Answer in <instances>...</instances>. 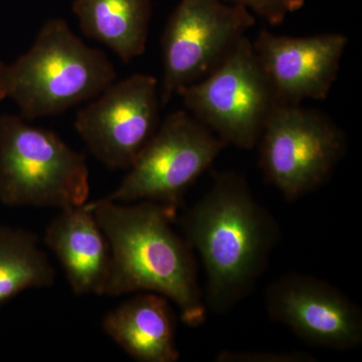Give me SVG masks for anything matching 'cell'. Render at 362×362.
<instances>
[{"instance_id": "cell-13", "label": "cell", "mask_w": 362, "mask_h": 362, "mask_svg": "<svg viewBox=\"0 0 362 362\" xmlns=\"http://www.w3.org/2000/svg\"><path fill=\"white\" fill-rule=\"evenodd\" d=\"M106 334L139 362H175V316L168 299L156 293L136 295L105 317Z\"/></svg>"}, {"instance_id": "cell-14", "label": "cell", "mask_w": 362, "mask_h": 362, "mask_svg": "<svg viewBox=\"0 0 362 362\" xmlns=\"http://www.w3.org/2000/svg\"><path fill=\"white\" fill-rule=\"evenodd\" d=\"M73 13L88 37L107 45L124 63L144 54L152 0H75Z\"/></svg>"}, {"instance_id": "cell-15", "label": "cell", "mask_w": 362, "mask_h": 362, "mask_svg": "<svg viewBox=\"0 0 362 362\" xmlns=\"http://www.w3.org/2000/svg\"><path fill=\"white\" fill-rule=\"evenodd\" d=\"M54 269L37 235L0 226V307L28 289L54 284Z\"/></svg>"}, {"instance_id": "cell-12", "label": "cell", "mask_w": 362, "mask_h": 362, "mask_svg": "<svg viewBox=\"0 0 362 362\" xmlns=\"http://www.w3.org/2000/svg\"><path fill=\"white\" fill-rule=\"evenodd\" d=\"M76 295H104L111 268L108 240L85 206L63 209L45 233Z\"/></svg>"}, {"instance_id": "cell-6", "label": "cell", "mask_w": 362, "mask_h": 362, "mask_svg": "<svg viewBox=\"0 0 362 362\" xmlns=\"http://www.w3.org/2000/svg\"><path fill=\"white\" fill-rule=\"evenodd\" d=\"M185 109L226 145L250 150L258 144L279 102L244 37L211 74L178 93Z\"/></svg>"}, {"instance_id": "cell-5", "label": "cell", "mask_w": 362, "mask_h": 362, "mask_svg": "<svg viewBox=\"0 0 362 362\" xmlns=\"http://www.w3.org/2000/svg\"><path fill=\"white\" fill-rule=\"evenodd\" d=\"M257 146L267 182L295 202L327 182L346 151V136L322 111L279 104Z\"/></svg>"}, {"instance_id": "cell-16", "label": "cell", "mask_w": 362, "mask_h": 362, "mask_svg": "<svg viewBox=\"0 0 362 362\" xmlns=\"http://www.w3.org/2000/svg\"><path fill=\"white\" fill-rule=\"evenodd\" d=\"M228 4L246 7L252 13L265 20L269 25L284 23L290 14L303 8L306 0H223Z\"/></svg>"}, {"instance_id": "cell-11", "label": "cell", "mask_w": 362, "mask_h": 362, "mask_svg": "<svg viewBox=\"0 0 362 362\" xmlns=\"http://www.w3.org/2000/svg\"><path fill=\"white\" fill-rule=\"evenodd\" d=\"M349 39L343 33L289 37L261 30L255 52L279 104L323 101L337 81Z\"/></svg>"}, {"instance_id": "cell-1", "label": "cell", "mask_w": 362, "mask_h": 362, "mask_svg": "<svg viewBox=\"0 0 362 362\" xmlns=\"http://www.w3.org/2000/svg\"><path fill=\"white\" fill-rule=\"evenodd\" d=\"M180 226L204 266L207 311L218 315L251 294L281 237L277 220L255 199L246 178L230 170L214 175Z\"/></svg>"}, {"instance_id": "cell-2", "label": "cell", "mask_w": 362, "mask_h": 362, "mask_svg": "<svg viewBox=\"0 0 362 362\" xmlns=\"http://www.w3.org/2000/svg\"><path fill=\"white\" fill-rule=\"evenodd\" d=\"M84 206L94 213L110 245L104 295L156 293L175 303L189 327L206 322L194 250L171 226L177 211L151 202L121 204L98 199Z\"/></svg>"}, {"instance_id": "cell-4", "label": "cell", "mask_w": 362, "mask_h": 362, "mask_svg": "<svg viewBox=\"0 0 362 362\" xmlns=\"http://www.w3.org/2000/svg\"><path fill=\"white\" fill-rule=\"evenodd\" d=\"M86 156L56 133L23 117L0 115V202L7 206H84L89 199Z\"/></svg>"}, {"instance_id": "cell-7", "label": "cell", "mask_w": 362, "mask_h": 362, "mask_svg": "<svg viewBox=\"0 0 362 362\" xmlns=\"http://www.w3.org/2000/svg\"><path fill=\"white\" fill-rule=\"evenodd\" d=\"M228 146L189 112L169 114L121 185L100 201L151 202L178 211L192 185Z\"/></svg>"}, {"instance_id": "cell-17", "label": "cell", "mask_w": 362, "mask_h": 362, "mask_svg": "<svg viewBox=\"0 0 362 362\" xmlns=\"http://www.w3.org/2000/svg\"><path fill=\"white\" fill-rule=\"evenodd\" d=\"M316 357L303 351H249L221 350L218 362H315Z\"/></svg>"}, {"instance_id": "cell-10", "label": "cell", "mask_w": 362, "mask_h": 362, "mask_svg": "<svg viewBox=\"0 0 362 362\" xmlns=\"http://www.w3.org/2000/svg\"><path fill=\"white\" fill-rule=\"evenodd\" d=\"M266 308L272 320L313 346L347 351L361 345V309L322 279L283 276L267 289Z\"/></svg>"}, {"instance_id": "cell-9", "label": "cell", "mask_w": 362, "mask_h": 362, "mask_svg": "<svg viewBox=\"0 0 362 362\" xmlns=\"http://www.w3.org/2000/svg\"><path fill=\"white\" fill-rule=\"evenodd\" d=\"M96 98L78 111L76 130L105 166L128 170L158 128V82L134 74Z\"/></svg>"}, {"instance_id": "cell-8", "label": "cell", "mask_w": 362, "mask_h": 362, "mask_svg": "<svg viewBox=\"0 0 362 362\" xmlns=\"http://www.w3.org/2000/svg\"><path fill=\"white\" fill-rule=\"evenodd\" d=\"M255 23L246 7L223 0H180L162 35L161 103L211 74Z\"/></svg>"}, {"instance_id": "cell-3", "label": "cell", "mask_w": 362, "mask_h": 362, "mask_svg": "<svg viewBox=\"0 0 362 362\" xmlns=\"http://www.w3.org/2000/svg\"><path fill=\"white\" fill-rule=\"evenodd\" d=\"M116 78L103 52L85 45L66 21L52 18L28 52L13 63L0 62V101L11 100L32 121L94 99Z\"/></svg>"}]
</instances>
